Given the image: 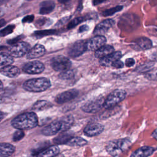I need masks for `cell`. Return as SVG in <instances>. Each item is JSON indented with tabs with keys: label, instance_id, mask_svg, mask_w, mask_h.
Returning a JSON list of instances; mask_svg holds the SVG:
<instances>
[{
	"label": "cell",
	"instance_id": "cell-1",
	"mask_svg": "<svg viewBox=\"0 0 157 157\" xmlns=\"http://www.w3.org/2000/svg\"><path fill=\"white\" fill-rule=\"evenodd\" d=\"M11 124L17 129H30L37 126L38 118L34 112H25L15 117L12 120Z\"/></svg>",
	"mask_w": 157,
	"mask_h": 157
},
{
	"label": "cell",
	"instance_id": "cell-2",
	"mask_svg": "<svg viewBox=\"0 0 157 157\" xmlns=\"http://www.w3.org/2000/svg\"><path fill=\"white\" fill-rule=\"evenodd\" d=\"M51 86L50 81L45 77L34 78L26 80L23 84V88L26 91L34 93L43 92Z\"/></svg>",
	"mask_w": 157,
	"mask_h": 157
},
{
	"label": "cell",
	"instance_id": "cell-3",
	"mask_svg": "<svg viewBox=\"0 0 157 157\" xmlns=\"http://www.w3.org/2000/svg\"><path fill=\"white\" fill-rule=\"evenodd\" d=\"M131 145V140L128 138L110 140L106 145V150L112 156H117L128 150Z\"/></svg>",
	"mask_w": 157,
	"mask_h": 157
},
{
	"label": "cell",
	"instance_id": "cell-4",
	"mask_svg": "<svg viewBox=\"0 0 157 157\" xmlns=\"http://www.w3.org/2000/svg\"><path fill=\"white\" fill-rule=\"evenodd\" d=\"M126 96V92L121 89H117L112 91L104 99L103 107L105 109H110L119 104Z\"/></svg>",
	"mask_w": 157,
	"mask_h": 157
},
{
	"label": "cell",
	"instance_id": "cell-5",
	"mask_svg": "<svg viewBox=\"0 0 157 157\" xmlns=\"http://www.w3.org/2000/svg\"><path fill=\"white\" fill-rule=\"evenodd\" d=\"M104 102V98L102 96L96 97L86 102L81 107V109L86 113H96L103 107Z\"/></svg>",
	"mask_w": 157,
	"mask_h": 157
},
{
	"label": "cell",
	"instance_id": "cell-6",
	"mask_svg": "<svg viewBox=\"0 0 157 157\" xmlns=\"http://www.w3.org/2000/svg\"><path fill=\"white\" fill-rule=\"evenodd\" d=\"M50 64L55 71L62 72L69 69L72 63L68 58L63 55H58L51 59Z\"/></svg>",
	"mask_w": 157,
	"mask_h": 157
},
{
	"label": "cell",
	"instance_id": "cell-7",
	"mask_svg": "<svg viewBox=\"0 0 157 157\" xmlns=\"http://www.w3.org/2000/svg\"><path fill=\"white\" fill-rule=\"evenodd\" d=\"M30 49V45L25 42H18L9 48V54L12 57L20 58L27 54Z\"/></svg>",
	"mask_w": 157,
	"mask_h": 157
},
{
	"label": "cell",
	"instance_id": "cell-8",
	"mask_svg": "<svg viewBox=\"0 0 157 157\" xmlns=\"http://www.w3.org/2000/svg\"><path fill=\"white\" fill-rule=\"evenodd\" d=\"M44 69V64L39 61H29L23 67V71L28 74H39L42 73Z\"/></svg>",
	"mask_w": 157,
	"mask_h": 157
},
{
	"label": "cell",
	"instance_id": "cell-9",
	"mask_svg": "<svg viewBox=\"0 0 157 157\" xmlns=\"http://www.w3.org/2000/svg\"><path fill=\"white\" fill-rule=\"evenodd\" d=\"M86 50V42L80 40L74 43L68 50V55L72 58H76L82 55Z\"/></svg>",
	"mask_w": 157,
	"mask_h": 157
},
{
	"label": "cell",
	"instance_id": "cell-10",
	"mask_svg": "<svg viewBox=\"0 0 157 157\" xmlns=\"http://www.w3.org/2000/svg\"><path fill=\"white\" fill-rule=\"evenodd\" d=\"M78 94V91L77 90L72 89L67 90L57 95L55 98V101L59 104H62L75 99Z\"/></svg>",
	"mask_w": 157,
	"mask_h": 157
},
{
	"label": "cell",
	"instance_id": "cell-11",
	"mask_svg": "<svg viewBox=\"0 0 157 157\" xmlns=\"http://www.w3.org/2000/svg\"><path fill=\"white\" fill-rule=\"evenodd\" d=\"M61 130V123L59 119L55 120L47 126H45L41 131V133L47 136H53Z\"/></svg>",
	"mask_w": 157,
	"mask_h": 157
},
{
	"label": "cell",
	"instance_id": "cell-12",
	"mask_svg": "<svg viewBox=\"0 0 157 157\" xmlns=\"http://www.w3.org/2000/svg\"><path fill=\"white\" fill-rule=\"evenodd\" d=\"M106 42L105 37L102 35H96L86 43V50L90 51H96Z\"/></svg>",
	"mask_w": 157,
	"mask_h": 157
},
{
	"label": "cell",
	"instance_id": "cell-13",
	"mask_svg": "<svg viewBox=\"0 0 157 157\" xmlns=\"http://www.w3.org/2000/svg\"><path fill=\"white\" fill-rule=\"evenodd\" d=\"M104 129V126L98 123H92L88 124L84 129L83 132L89 137L98 136L101 134Z\"/></svg>",
	"mask_w": 157,
	"mask_h": 157
},
{
	"label": "cell",
	"instance_id": "cell-14",
	"mask_svg": "<svg viewBox=\"0 0 157 157\" xmlns=\"http://www.w3.org/2000/svg\"><path fill=\"white\" fill-rule=\"evenodd\" d=\"M115 21L112 19H107L99 23L94 28L93 34L96 35H102L105 33L113 25Z\"/></svg>",
	"mask_w": 157,
	"mask_h": 157
},
{
	"label": "cell",
	"instance_id": "cell-15",
	"mask_svg": "<svg viewBox=\"0 0 157 157\" xmlns=\"http://www.w3.org/2000/svg\"><path fill=\"white\" fill-rule=\"evenodd\" d=\"M121 53L119 51L113 52L110 54L101 58L99 60V63L103 66H111L114 61L120 59V58L121 57Z\"/></svg>",
	"mask_w": 157,
	"mask_h": 157
},
{
	"label": "cell",
	"instance_id": "cell-16",
	"mask_svg": "<svg viewBox=\"0 0 157 157\" xmlns=\"http://www.w3.org/2000/svg\"><path fill=\"white\" fill-rule=\"evenodd\" d=\"M0 73L6 77L15 78L20 75V70L18 67L10 64L1 67L0 69Z\"/></svg>",
	"mask_w": 157,
	"mask_h": 157
},
{
	"label": "cell",
	"instance_id": "cell-17",
	"mask_svg": "<svg viewBox=\"0 0 157 157\" xmlns=\"http://www.w3.org/2000/svg\"><path fill=\"white\" fill-rule=\"evenodd\" d=\"M45 52V47L41 44H36L32 48H30L26 54L28 59H35L44 55Z\"/></svg>",
	"mask_w": 157,
	"mask_h": 157
},
{
	"label": "cell",
	"instance_id": "cell-18",
	"mask_svg": "<svg viewBox=\"0 0 157 157\" xmlns=\"http://www.w3.org/2000/svg\"><path fill=\"white\" fill-rule=\"evenodd\" d=\"M155 151V148L152 147L144 146L135 150L130 157H148L151 155Z\"/></svg>",
	"mask_w": 157,
	"mask_h": 157
},
{
	"label": "cell",
	"instance_id": "cell-19",
	"mask_svg": "<svg viewBox=\"0 0 157 157\" xmlns=\"http://www.w3.org/2000/svg\"><path fill=\"white\" fill-rule=\"evenodd\" d=\"M15 151V147L10 143H0V157H9Z\"/></svg>",
	"mask_w": 157,
	"mask_h": 157
},
{
	"label": "cell",
	"instance_id": "cell-20",
	"mask_svg": "<svg viewBox=\"0 0 157 157\" xmlns=\"http://www.w3.org/2000/svg\"><path fill=\"white\" fill-rule=\"evenodd\" d=\"M59 152V148L58 145H52L48 147L37 154V157H54Z\"/></svg>",
	"mask_w": 157,
	"mask_h": 157
},
{
	"label": "cell",
	"instance_id": "cell-21",
	"mask_svg": "<svg viewBox=\"0 0 157 157\" xmlns=\"http://www.w3.org/2000/svg\"><path fill=\"white\" fill-rule=\"evenodd\" d=\"M73 137V134L69 131H63L61 134L53 139V142L56 145L66 144L67 142Z\"/></svg>",
	"mask_w": 157,
	"mask_h": 157
},
{
	"label": "cell",
	"instance_id": "cell-22",
	"mask_svg": "<svg viewBox=\"0 0 157 157\" xmlns=\"http://www.w3.org/2000/svg\"><path fill=\"white\" fill-rule=\"evenodd\" d=\"M55 7V2L52 0H47L43 1L40 4L39 12L40 14L42 15L50 13L54 10Z\"/></svg>",
	"mask_w": 157,
	"mask_h": 157
},
{
	"label": "cell",
	"instance_id": "cell-23",
	"mask_svg": "<svg viewBox=\"0 0 157 157\" xmlns=\"http://www.w3.org/2000/svg\"><path fill=\"white\" fill-rule=\"evenodd\" d=\"M113 50L114 48L112 46L110 45H104L95 51L94 56L97 58H101L110 54Z\"/></svg>",
	"mask_w": 157,
	"mask_h": 157
},
{
	"label": "cell",
	"instance_id": "cell-24",
	"mask_svg": "<svg viewBox=\"0 0 157 157\" xmlns=\"http://www.w3.org/2000/svg\"><path fill=\"white\" fill-rule=\"evenodd\" d=\"M61 123V131H67L73 124L74 118L72 115H69L59 118Z\"/></svg>",
	"mask_w": 157,
	"mask_h": 157
},
{
	"label": "cell",
	"instance_id": "cell-25",
	"mask_svg": "<svg viewBox=\"0 0 157 157\" xmlns=\"http://www.w3.org/2000/svg\"><path fill=\"white\" fill-rule=\"evenodd\" d=\"M53 106V104L48 101L40 100L36 101L32 107V110L36 111H41L48 109Z\"/></svg>",
	"mask_w": 157,
	"mask_h": 157
},
{
	"label": "cell",
	"instance_id": "cell-26",
	"mask_svg": "<svg viewBox=\"0 0 157 157\" xmlns=\"http://www.w3.org/2000/svg\"><path fill=\"white\" fill-rule=\"evenodd\" d=\"M136 44L143 50H148L152 47V42L145 37H141L136 40Z\"/></svg>",
	"mask_w": 157,
	"mask_h": 157
},
{
	"label": "cell",
	"instance_id": "cell-27",
	"mask_svg": "<svg viewBox=\"0 0 157 157\" xmlns=\"http://www.w3.org/2000/svg\"><path fill=\"white\" fill-rule=\"evenodd\" d=\"M88 142L81 137H72L66 144L72 147H82L85 145Z\"/></svg>",
	"mask_w": 157,
	"mask_h": 157
},
{
	"label": "cell",
	"instance_id": "cell-28",
	"mask_svg": "<svg viewBox=\"0 0 157 157\" xmlns=\"http://www.w3.org/2000/svg\"><path fill=\"white\" fill-rule=\"evenodd\" d=\"M13 58L7 53H0V66H7L13 63Z\"/></svg>",
	"mask_w": 157,
	"mask_h": 157
},
{
	"label": "cell",
	"instance_id": "cell-29",
	"mask_svg": "<svg viewBox=\"0 0 157 157\" xmlns=\"http://www.w3.org/2000/svg\"><path fill=\"white\" fill-rule=\"evenodd\" d=\"M74 77V72L72 70L67 69L61 72L58 75V77L62 80H69Z\"/></svg>",
	"mask_w": 157,
	"mask_h": 157
},
{
	"label": "cell",
	"instance_id": "cell-30",
	"mask_svg": "<svg viewBox=\"0 0 157 157\" xmlns=\"http://www.w3.org/2000/svg\"><path fill=\"white\" fill-rule=\"evenodd\" d=\"M123 6H117L114 7H112V8H110L109 9H107L105 10V11H104L102 12V15L104 16H110V15H113L114 13H115L116 12H119L120 10H122L123 9Z\"/></svg>",
	"mask_w": 157,
	"mask_h": 157
},
{
	"label": "cell",
	"instance_id": "cell-31",
	"mask_svg": "<svg viewBox=\"0 0 157 157\" xmlns=\"http://www.w3.org/2000/svg\"><path fill=\"white\" fill-rule=\"evenodd\" d=\"M15 26L13 25H10L6 26V28H3L2 29L0 30V36L1 37H4L9 34L12 33L13 31V29L15 28Z\"/></svg>",
	"mask_w": 157,
	"mask_h": 157
},
{
	"label": "cell",
	"instance_id": "cell-32",
	"mask_svg": "<svg viewBox=\"0 0 157 157\" xmlns=\"http://www.w3.org/2000/svg\"><path fill=\"white\" fill-rule=\"evenodd\" d=\"M55 33V31L53 29H50V30H43V31H37L34 32V35L37 37H41L43 36H48V35H51Z\"/></svg>",
	"mask_w": 157,
	"mask_h": 157
},
{
	"label": "cell",
	"instance_id": "cell-33",
	"mask_svg": "<svg viewBox=\"0 0 157 157\" xmlns=\"http://www.w3.org/2000/svg\"><path fill=\"white\" fill-rule=\"evenodd\" d=\"M85 20H84V18L83 17H77V18H74V20H71L69 23H68V25H67V28L69 29H72V28L76 26L77 25L81 23L82 21H83Z\"/></svg>",
	"mask_w": 157,
	"mask_h": 157
},
{
	"label": "cell",
	"instance_id": "cell-34",
	"mask_svg": "<svg viewBox=\"0 0 157 157\" xmlns=\"http://www.w3.org/2000/svg\"><path fill=\"white\" fill-rule=\"evenodd\" d=\"M25 137V132L23 130L17 129L13 134L12 139L13 141L17 142L21 140Z\"/></svg>",
	"mask_w": 157,
	"mask_h": 157
},
{
	"label": "cell",
	"instance_id": "cell-35",
	"mask_svg": "<svg viewBox=\"0 0 157 157\" xmlns=\"http://www.w3.org/2000/svg\"><path fill=\"white\" fill-rule=\"evenodd\" d=\"M153 63H148L143 66L139 67L138 71L139 72H148L153 66Z\"/></svg>",
	"mask_w": 157,
	"mask_h": 157
},
{
	"label": "cell",
	"instance_id": "cell-36",
	"mask_svg": "<svg viewBox=\"0 0 157 157\" xmlns=\"http://www.w3.org/2000/svg\"><path fill=\"white\" fill-rule=\"evenodd\" d=\"M23 37V36L22 35H20V36H18L15 38H13L12 39H10L9 40L7 41V44H10V45H13V44H17V42H18L20 41V39H21V38Z\"/></svg>",
	"mask_w": 157,
	"mask_h": 157
},
{
	"label": "cell",
	"instance_id": "cell-37",
	"mask_svg": "<svg viewBox=\"0 0 157 157\" xmlns=\"http://www.w3.org/2000/svg\"><path fill=\"white\" fill-rule=\"evenodd\" d=\"M123 66H124L123 63L121 61H120V59H118V60L114 61V62L112 63V64L111 66H113V67H115V68L119 69V68H122V67H123Z\"/></svg>",
	"mask_w": 157,
	"mask_h": 157
},
{
	"label": "cell",
	"instance_id": "cell-38",
	"mask_svg": "<svg viewBox=\"0 0 157 157\" xmlns=\"http://www.w3.org/2000/svg\"><path fill=\"white\" fill-rule=\"evenodd\" d=\"M34 18V15H28L25 17H24L22 20V22L23 23H31L33 21Z\"/></svg>",
	"mask_w": 157,
	"mask_h": 157
},
{
	"label": "cell",
	"instance_id": "cell-39",
	"mask_svg": "<svg viewBox=\"0 0 157 157\" xmlns=\"http://www.w3.org/2000/svg\"><path fill=\"white\" fill-rule=\"evenodd\" d=\"M135 64V61L133 58H128L125 61V65L127 67H131Z\"/></svg>",
	"mask_w": 157,
	"mask_h": 157
},
{
	"label": "cell",
	"instance_id": "cell-40",
	"mask_svg": "<svg viewBox=\"0 0 157 157\" xmlns=\"http://www.w3.org/2000/svg\"><path fill=\"white\" fill-rule=\"evenodd\" d=\"M47 20H46V18H39V19H38V20H37V21H36V25H38L39 27H40V26H43L44 25H45V24L46 23Z\"/></svg>",
	"mask_w": 157,
	"mask_h": 157
},
{
	"label": "cell",
	"instance_id": "cell-41",
	"mask_svg": "<svg viewBox=\"0 0 157 157\" xmlns=\"http://www.w3.org/2000/svg\"><path fill=\"white\" fill-rule=\"evenodd\" d=\"M70 18V17H64V18H62V19H61L56 25V26H61V25H63L64 23H65L67 20H68V19H69Z\"/></svg>",
	"mask_w": 157,
	"mask_h": 157
},
{
	"label": "cell",
	"instance_id": "cell-42",
	"mask_svg": "<svg viewBox=\"0 0 157 157\" xmlns=\"http://www.w3.org/2000/svg\"><path fill=\"white\" fill-rule=\"evenodd\" d=\"M88 29H89L88 26H87V25H83L81 26L79 28L78 32H79V33H83V32H85V31H88Z\"/></svg>",
	"mask_w": 157,
	"mask_h": 157
},
{
	"label": "cell",
	"instance_id": "cell-43",
	"mask_svg": "<svg viewBox=\"0 0 157 157\" xmlns=\"http://www.w3.org/2000/svg\"><path fill=\"white\" fill-rule=\"evenodd\" d=\"M105 0H93V4H94V6H96L98 5L99 4H101L102 2H104Z\"/></svg>",
	"mask_w": 157,
	"mask_h": 157
},
{
	"label": "cell",
	"instance_id": "cell-44",
	"mask_svg": "<svg viewBox=\"0 0 157 157\" xmlns=\"http://www.w3.org/2000/svg\"><path fill=\"white\" fill-rule=\"evenodd\" d=\"M6 24V21L4 19H0V28Z\"/></svg>",
	"mask_w": 157,
	"mask_h": 157
},
{
	"label": "cell",
	"instance_id": "cell-45",
	"mask_svg": "<svg viewBox=\"0 0 157 157\" xmlns=\"http://www.w3.org/2000/svg\"><path fill=\"white\" fill-rule=\"evenodd\" d=\"M5 117V114L4 112L0 111V122L2 120V119L4 118Z\"/></svg>",
	"mask_w": 157,
	"mask_h": 157
},
{
	"label": "cell",
	"instance_id": "cell-46",
	"mask_svg": "<svg viewBox=\"0 0 157 157\" xmlns=\"http://www.w3.org/2000/svg\"><path fill=\"white\" fill-rule=\"evenodd\" d=\"M156 129H155L154 131L152 132L151 134V136L152 137H153L155 139H156Z\"/></svg>",
	"mask_w": 157,
	"mask_h": 157
},
{
	"label": "cell",
	"instance_id": "cell-47",
	"mask_svg": "<svg viewBox=\"0 0 157 157\" xmlns=\"http://www.w3.org/2000/svg\"><path fill=\"white\" fill-rule=\"evenodd\" d=\"M9 0H0V6H2L4 4H6V2H7Z\"/></svg>",
	"mask_w": 157,
	"mask_h": 157
},
{
	"label": "cell",
	"instance_id": "cell-48",
	"mask_svg": "<svg viewBox=\"0 0 157 157\" xmlns=\"http://www.w3.org/2000/svg\"><path fill=\"white\" fill-rule=\"evenodd\" d=\"M69 1H70V0H58V2L61 4H63V3H66V2H68Z\"/></svg>",
	"mask_w": 157,
	"mask_h": 157
},
{
	"label": "cell",
	"instance_id": "cell-49",
	"mask_svg": "<svg viewBox=\"0 0 157 157\" xmlns=\"http://www.w3.org/2000/svg\"><path fill=\"white\" fill-rule=\"evenodd\" d=\"M3 90V83L0 80V92L2 91Z\"/></svg>",
	"mask_w": 157,
	"mask_h": 157
},
{
	"label": "cell",
	"instance_id": "cell-50",
	"mask_svg": "<svg viewBox=\"0 0 157 157\" xmlns=\"http://www.w3.org/2000/svg\"><path fill=\"white\" fill-rule=\"evenodd\" d=\"M4 12L3 9H1V8H0V18L4 15Z\"/></svg>",
	"mask_w": 157,
	"mask_h": 157
},
{
	"label": "cell",
	"instance_id": "cell-51",
	"mask_svg": "<svg viewBox=\"0 0 157 157\" xmlns=\"http://www.w3.org/2000/svg\"><path fill=\"white\" fill-rule=\"evenodd\" d=\"M6 48H7V47H5V46H1V45H0V50H5V49H6Z\"/></svg>",
	"mask_w": 157,
	"mask_h": 157
},
{
	"label": "cell",
	"instance_id": "cell-52",
	"mask_svg": "<svg viewBox=\"0 0 157 157\" xmlns=\"http://www.w3.org/2000/svg\"><path fill=\"white\" fill-rule=\"evenodd\" d=\"M3 101V98H1V96H0V103L1 102H2Z\"/></svg>",
	"mask_w": 157,
	"mask_h": 157
},
{
	"label": "cell",
	"instance_id": "cell-53",
	"mask_svg": "<svg viewBox=\"0 0 157 157\" xmlns=\"http://www.w3.org/2000/svg\"><path fill=\"white\" fill-rule=\"evenodd\" d=\"M28 1H32V0H28Z\"/></svg>",
	"mask_w": 157,
	"mask_h": 157
}]
</instances>
